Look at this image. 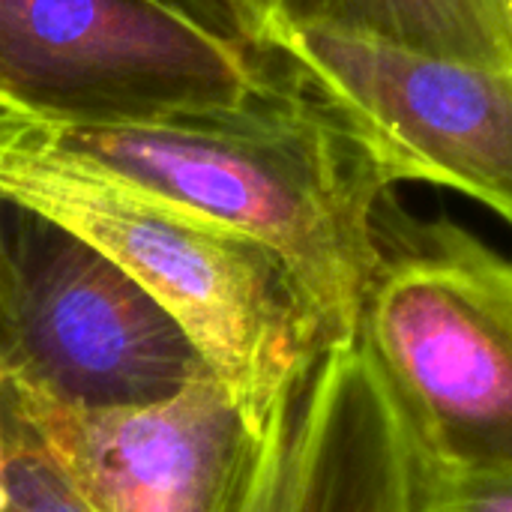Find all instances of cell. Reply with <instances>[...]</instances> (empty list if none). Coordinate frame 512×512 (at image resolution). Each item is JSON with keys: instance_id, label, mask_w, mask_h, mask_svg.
I'll use <instances>...</instances> for the list:
<instances>
[{"instance_id": "4", "label": "cell", "mask_w": 512, "mask_h": 512, "mask_svg": "<svg viewBox=\"0 0 512 512\" xmlns=\"http://www.w3.org/2000/svg\"><path fill=\"white\" fill-rule=\"evenodd\" d=\"M282 72L168 0H0V111L54 126L243 108Z\"/></svg>"}, {"instance_id": "11", "label": "cell", "mask_w": 512, "mask_h": 512, "mask_svg": "<svg viewBox=\"0 0 512 512\" xmlns=\"http://www.w3.org/2000/svg\"><path fill=\"white\" fill-rule=\"evenodd\" d=\"M414 512H512V468L456 474L417 465Z\"/></svg>"}, {"instance_id": "12", "label": "cell", "mask_w": 512, "mask_h": 512, "mask_svg": "<svg viewBox=\"0 0 512 512\" xmlns=\"http://www.w3.org/2000/svg\"><path fill=\"white\" fill-rule=\"evenodd\" d=\"M210 30L249 48H267L279 18V0H168Z\"/></svg>"}, {"instance_id": "10", "label": "cell", "mask_w": 512, "mask_h": 512, "mask_svg": "<svg viewBox=\"0 0 512 512\" xmlns=\"http://www.w3.org/2000/svg\"><path fill=\"white\" fill-rule=\"evenodd\" d=\"M6 438V512H96L54 462L15 426L3 420Z\"/></svg>"}, {"instance_id": "9", "label": "cell", "mask_w": 512, "mask_h": 512, "mask_svg": "<svg viewBox=\"0 0 512 512\" xmlns=\"http://www.w3.org/2000/svg\"><path fill=\"white\" fill-rule=\"evenodd\" d=\"M330 27L512 69V0H279L276 30Z\"/></svg>"}, {"instance_id": "7", "label": "cell", "mask_w": 512, "mask_h": 512, "mask_svg": "<svg viewBox=\"0 0 512 512\" xmlns=\"http://www.w3.org/2000/svg\"><path fill=\"white\" fill-rule=\"evenodd\" d=\"M0 417L96 512H240L264 453L210 369L174 396L114 408L69 405L3 378Z\"/></svg>"}, {"instance_id": "8", "label": "cell", "mask_w": 512, "mask_h": 512, "mask_svg": "<svg viewBox=\"0 0 512 512\" xmlns=\"http://www.w3.org/2000/svg\"><path fill=\"white\" fill-rule=\"evenodd\" d=\"M417 462L357 342L330 348L264 435L240 512H414Z\"/></svg>"}, {"instance_id": "2", "label": "cell", "mask_w": 512, "mask_h": 512, "mask_svg": "<svg viewBox=\"0 0 512 512\" xmlns=\"http://www.w3.org/2000/svg\"><path fill=\"white\" fill-rule=\"evenodd\" d=\"M0 201L66 228L129 273L180 324L258 438L336 348L270 246L108 174L6 111Z\"/></svg>"}, {"instance_id": "1", "label": "cell", "mask_w": 512, "mask_h": 512, "mask_svg": "<svg viewBox=\"0 0 512 512\" xmlns=\"http://www.w3.org/2000/svg\"><path fill=\"white\" fill-rule=\"evenodd\" d=\"M33 123L108 174L270 246L330 342H354L393 186L285 60L243 108L111 126Z\"/></svg>"}, {"instance_id": "3", "label": "cell", "mask_w": 512, "mask_h": 512, "mask_svg": "<svg viewBox=\"0 0 512 512\" xmlns=\"http://www.w3.org/2000/svg\"><path fill=\"white\" fill-rule=\"evenodd\" d=\"M354 342L417 465L510 471V255L453 219H414L390 195Z\"/></svg>"}, {"instance_id": "13", "label": "cell", "mask_w": 512, "mask_h": 512, "mask_svg": "<svg viewBox=\"0 0 512 512\" xmlns=\"http://www.w3.org/2000/svg\"><path fill=\"white\" fill-rule=\"evenodd\" d=\"M3 372H0V384H3ZM9 507V492H6V438H3V417H0V512Z\"/></svg>"}, {"instance_id": "5", "label": "cell", "mask_w": 512, "mask_h": 512, "mask_svg": "<svg viewBox=\"0 0 512 512\" xmlns=\"http://www.w3.org/2000/svg\"><path fill=\"white\" fill-rule=\"evenodd\" d=\"M0 366L51 399L144 405L207 372L180 324L66 228L0 201Z\"/></svg>"}, {"instance_id": "14", "label": "cell", "mask_w": 512, "mask_h": 512, "mask_svg": "<svg viewBox=\"0 0 512 512\" xmlns=\"http://www.w3.org/2000/svg\"><path fill=\"white\" fill-rule=\"evenodd\" d=\"M0 372H3V366H0Z\"/></svg>"}, {"instance_id": "6", "label": "cell", "mask_w": 512, "mask_h": 512, "mask_svg": "<svg viewBox=\"0 0 512 512\" xmlns=\"http://www.w3.org/2000/svg\"><path fill=\"white\" fill-rule=\"evenodd\" d=\"M267 48L360 138L390 186L453 189L512 225V69L330 27H282Z\"/></svg>"}]
</instances>
